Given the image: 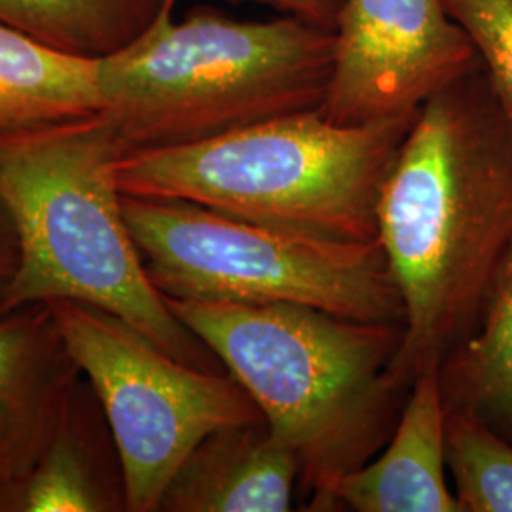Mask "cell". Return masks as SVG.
<instances>
[{
	"label": "cell",
	"instance_id": "cell-1",
	"mask_svg": "<svg viewBox=\"0 0 512 512\" xmlns=\"http://www.w3.org/2000/svg\"><path fill=\"white\" fill-rule=\"evenodd\" d=\"M376 219L404 304L395 368L412 387L475 332L512 245V116L482 63L421 103Z\"/></svg>",
	"mask_w": 512,
	"mask_h": 512
},
{
	"label": "cell",
	"instance_id": "cell-2",
	"mask_svg": "<svg viewBox=\"0 0 512 512\" xmlns=\"http://www.w3.org/2000/svg\"><path fill=\"white\" fill-rule=\"evenodd\" d=\"M164 300L293 452L308 511H321L330 486L376 458L395 433L410 393L395 368L404 323L294 304Z\"/></svg>",
	"mask_w": 512,
	"mask_h": 512
},
{
	"label": "cell",
	"instance_id": "cell-3",
	"mask_svg": "<svg viewBox=\"0 0 512 512\" xmlns=\"http://www.w3.org/2000/svg\"><path fill=\"white\" fill-rule=\"evenodd\" d=\"M122 156L103 112L0 131V205L18 239L6 311L88 304L186 365L213 370L217 357L148 279L124 215L116 175Z\"/></svg>",
	"mask_w": 512,
	"mask_h": 512
},
{
	"label": "cell",
	"instance_id": "cell-4",
	"mask_svg": "<svg viewBox=\"0 0 512 512\" xmlns=\"http://www.w3.org/2000/svg\"><path fill=\"white\" fill-rule=\"evenodd\" d=\"M173 8L99 59V112L124 154L200 143L325 105L334 31L289 16L243 21L215 8L177 21Z\"/></svg>",
	"mask_w": 512,
	"mask_h": 512
},
{
	"label": "cell",
	"instance_id": "cell-5",
	"mask_svg": "<svg viewBox=\"0 0 512 512\" xmlns=\"http://www.w3.org/2000/svg\"><path fill=\"white\" fill-rule=\"evenodd\" d=\"M418 112V110H416ZM412 114L336 124L321 109L291 112L200 143L128 152L122 194L184 200L313 238L378 239L376 209Z\"/></svg>",
	"mask_w": 512,
	"mask_h": 512
},
{
	"label": "cell",
	"instance_id": "cell-6",
	"mask_svg": "<svg viewBox=\"0 0 512 512\" xmlns=\"http://www.w3.org/2000/svg\"><path fill=\"white\" fill-rule=\"evenodd\" d=\"M148 279L164 298L294 304L349 319L404 323L378 239L313 238L184 200L122 198Z\"/></svg>",
	"mask_w": 512,
	"mask_h": 512
},
{
	"label": "cell",
	"instance_id": "cell-7",
	"mask_svg": "<svg viewBox=\"0 0 512 512\" xmlns=\"http://www.w3.org/2000/svg\"><path fill=\"white\" fill-rule=\"evenodd\" d=\"M48 304L107 418L124 511H160L167 486L200 442L224 427L264 420L230 372L186 365L109 311L71 300Z\"/></svg>",
	"mask_w": 512,
	"mask_h": 512
},
{
	"label": "cell",
	"instance_id": "cell-8",
	"mask_svg": "<svg viewBox=\"0 0 512 512\" xmlns=\"http://www.w3.org/2000/svg\"><path fill=\"white\" fill-rule=\"evenodd\" d=\"M334 38V73L321 112L336 124L412 114L480 63L440 0H348Z\"/></svg>",
	"mask_w": 512,
	"mask_h": 512
},
{
	"label": "cell",
	"instance_id": "cell-9",
	"mask_svg": "<svg viewBox=\"0 0 512 512\" xmlns=\"http://www.w3.org/2000/svg\"><path fill=\"white\" fill-rule=\"evenodd\" d=\"M50 304L0 317V497L31 473L78 395Z\"/></svg>",
	"mask_w": 512,
	"mask_h": 512
},
{
	"label": "cell",
	"instance_id": "cell-10",
	"mask_svg": "<svg viewBox=\"0 0 512 512\" xmlns=\"http://www.w3.org/2000/svg\"><path fill=\"white\" fill-rule=\"evenodd\" d=\"M444 421L439 365L427 366L414 378L384 450L338 478L321 511L463 512L446 482Z\"/></svg>",
	"mask_w": 512,
	"mask_h": 512
},
{
	"label": "cell",
	"instance_id": "cell-11",
	"mask_svg": "<svg viewBox=\"0 0 512 512\" xmlns=\"http://www.w3.org/2000/svg\"><path fill=\"white\" fill-rule=\"evenodd\" d=\"M300 467L266 420L224 427L196 446L165 490V512H287Z\"/></svg>",
	"mask_w": 512,
	"mask_h": 512
},
{
	"label": "cell",
	"instance_id": "cell-12",
	"mask_svg": "<svg viewBox=\"0 0 512 512\" xmlns=\"http://www.w3.org/2000/svg\"><path fill=\"white\" fill-rule=\"evenodd\" d=\"M99 110V61L52 50L0 21V131Z\"/></svg>",
	"mask_w": 512,
	"mask_h": 512
},
{
	"label": "cell",
	"instance_id": "cell-13",
	"mask_svg": "<svg viewBox=\"0 0 512 512\" xmlns=\"http://www.w3.org/2000/svg\"><path fill=\"white\" fill-rule=\"evenodd\" d=\"M442 403L512 442V245L475 332L439 366Z\"/></svg>",
	"mask_w": 512,
	"mask_h": 512
},
{
	"label": "cell",
	"instance_id": "cell-14",
	"mask_svg": "<svg viewBox=\"0 0 512 512\" xmlns=\"http://www.w3.org/2000/svg\"><path fill=\"white\" fill-rule=\"evenodd\" d=\"M177 0H0V21L84 59L124 50Z\"/></svg>",
	"mask_w": 512,
	"mask_h": 512
},
{
	"label": "cell",
	"instance_id": "cell-15",
	"mask_svg": "<svg viewBox=\"0 0 512 512\" xmlns=\"http://www.w3.org/2000/svg\"><path fill=\"white\" fill-rule=\"evenodd\" d=\"M76 399L31 473L0 497V512L124 511L122 488L103 482Z\"/></svg>",
	"mask_w": 512,
	"mask_h": 512
},
{
	"label": "cell",
	"instance_id": "cell-16",
	"mask_svg": "<svg viewBox=\"0 0 512 512\" xmlns=\"http://www.w3.org/2000/svg\"><path fill=\"white\" fill-rule=\"evenodd\" d=\"M446 467L463 512H512V442L480 421L446 410Z\"/></svg>",
	"mask_w": 512,
	"mask_h": 512
},
{
	"label": "cell",
	"instance_id": "cell-17",
	"mask_svg": "<svg viewBox=\"0 0 512 512\" xmlns=\"http://www.w3.org/2000/svg\"><path fill=\"white\" fill-rule=\"evenodd\" d=\"M471 38L503 107L512 116V0H440Z\"/></svg>",
	"mask_w": 512,
	"mask_h": 512
},
{
	"label": "cell",
	"instance_id": "cell-18",
	"mask_svg": "<svg viewBox=\"0 0 512 512\" xmlns=\"http://www.w3.org/2000/svg\"><path fill=\"white\" fill-rule=\"evenodd\" d=\"M234 4H258L281 16L302 19L311 25L334 31L348 0H230Z\"/></svg>",
	"mask_w": 512,
	"mask_h": 512
},
{
	"label": "cell",
	"instance_id": "cell-19",
	"mask_svg": "<svg viewBox=\"0 0 512 512\" xmlns=\"http://www.w3.org/2000/svg\"><path fill=\"white\" fill-rule=\"evenodd\" d=\"M18 272V239L14 226L0 205V317L8 315L6 300Z\"/></svg>",
	"mask_w": 512,
	"mask_h": 512
}]
</instances>
